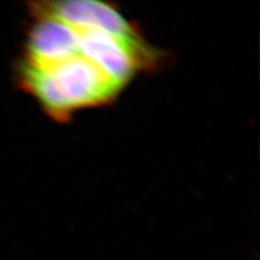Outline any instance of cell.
Returning <instances> with one entry per match:
<instances>
[{"instance_id":"cell-1","label":"cell","mask_w":260,"mask_h":260,"mask_svg":"<svg viewBox=\"0 0 260 260\" xmlns=\"http://www.w3.org/2000/svg\"><path fill=\"white\" fill-rule=\"evenodd\" d=\"M29 13L19 85L58 123L113 104L136 78L167 61L113 3L38 2Z\"/></svg>"}]
</instances>
